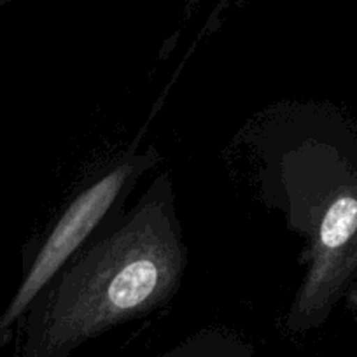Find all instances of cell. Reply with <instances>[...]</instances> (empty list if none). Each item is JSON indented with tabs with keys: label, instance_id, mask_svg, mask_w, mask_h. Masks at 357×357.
<instances>
[{
	"label": "cell",
	"instance_id": "obj_3",
	"mask_svg": "<svg viewBox=\"0 0 357 357\" xmlns=\"http://www.w3.org/2000/svg\"><path fill=\"white\" fill-rule=\"evenodd\" d=\"M163 156L156 147L140 151V137L107 163L86 175L68 193L53 221L26 249L23 277L15 296L0 315V342L25 317L30 305L67 261L105 222L125 212L140 178L156 168Z\"/></svg>",
	"mask_w": 357,
	"mask_h": 357
},
{
	"label": "cell",
	"instance_id": "obj_4",
	"mask_svg": "<svg viewBox=\"0 0 357 357\" xmlns=\"http://www.w3.org/2000/svg\"><path fill=\"white\" fill-rule=\"evenodd\" d=\"M156 357H254V347L231 329L205 328Z\"/></svg>",
	"mask_w": 357,
	"mask_h": 357
},
{
	"label": "cell",
	"instance_id": "obj_5",
	"mask_svg": "<svg viewBox=\"0 0 357 357\" xmlns=\"http://www.w3.org/2000/svg\"><path fill=\"white\" fill-rule=\"evenodd\" d=\"M198 2H200V0H188V6H186V15H190V13L193 11V9H195V6H197Z\"/></svg>",
	"mask_w": 357,
	"mask_h": 357
},
{
	"label": "cell",
	"instance_id": "obj_2",
	"mask_svg": "<svg viewBox=\"0 0 357 357\" xmlns=\"http://www.w3.org/2000/svg\"><path fill=\"white\" fill-rule=\"evenodd\" d=\"M250 146L264 204L282 212L287 228L307 240V273L284 329L308 333L328 319L357 270V178L343 174L305 105L268 111Z\"/></svg>",
	"mask_w": 357,
	"mask_h": 357
},
{
	"label": "cell",
	"instance_id": "obj_1",
	"mask_svg": "<svg viewBox=\"0 0 357 357\" xmlns=\"http://www.w3.org/2000/svg\"><path fill=\"white\" fill-rule=\"evenodd\" d=\"M186 264L174 184L161 172L135 207L105 222L33 300L20 357H70L89 340L167 307Z\"/></svg>",
	"mask_w": 357,
	"mask_h": 357
}]
</instances>
